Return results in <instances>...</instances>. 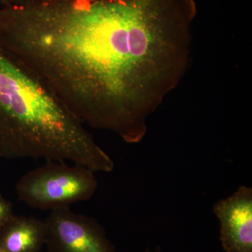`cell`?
<instances>
[{
    "label": "cell",
    "instance_id": "6da1fadb",
    "mask_svg": "<svg viewBox=\"0 0 252 252\" xmlns=\"http://www.w3.org/2000/svg\"><path fill=\"white\" fill-rule=\"evenodd\" d=\"M189 0H33L0 8V49L83 124L138 143L177 86L190 46Z\"/></svg>",
    "mask_w": 252,
    "mask_h": 252
},
{
    "label": "cell",
    "instance_id": "7a4b0ae2",
    "mask_svg": "<svg viewBox=\"0 0 252 252\" xmlns=\"http://www.w3.org/2000/svg\"><path fill=\"white\" fill-rule=\"evenodd\" d=\"M0 158L69 161L111 172L114 161L30 68L0 49Z\"/></svg>",
    "mask_w": 252,
    "mask_h": 252
},
{
    "label": "cell",
    "instance_id": "3957f363",
    "mask_svg": "<svg viewBox=\"0 0 252 252\" xmlns=\"http://www.w3.org/2000/svg\"><path fill=\"white\" fill-rule=\"evenodd\" d=\"M94 172L66 162L46 160L25 174L16 185L19 200L32 208L53 210L92 198L98 183Z\"/></svg>",
    "mask_w": 252,
    "mask_h": 252
},
{
    "label": "cell",
    "instance_id": "277c9868",
    "mask_svg": "<svg viewBox=\"0 0 252 252\" xmlns=\"http://www.w3.org/2000/svg\"><path fill=\"white\" fill-rule=\"evenodd\" d=\"M44 222L49 252H116L97 220L69 207L51 210Z\"/></svg>",
    "mask_w": 252,
    "mask_h": 252
},
{
    "label": "cell",
    "instance_id": "5b68a950",
    "mask_svg": "<svg viewBox=\"0 0 252 252\" xmlns=\"http://www.w3.org/2000/svg\"><path fill=\"white\" fill-rule=\"evenodd\" d=\"M213 211L220 223L225 252H252V189L241 186L233 195L217 202Z\"/></svg>",
    "mask_w": 252,
    "mask_h": 252
},
{
    "label": "cell",
    "instance_id": "8992f818",
    "mask_svg": "<svg viewBox=\"0 0 252 252\" xmlns=\"http://www.w3.org/2000/svg\"><path fill=\"white\" fill-rule=\"evenodd\" d=\"M46 243L44 220L14 215L0 230V251L41 252Z\"/></svg>",
    "mask_w": 252,
    "mask_h": 252
},
{
    "label": "cell",
    "instance_id": "52a82bcc",
    "mask_svg": "<svg viewBox=\"0 0 252 252\" xmlns=\"http://www.w3.org/2000/svg\"><path fill=\"white\" fill-rule=\"evenodd\" d=\"M14 215L12 204L0 193V230Z\"/></svg>",
    "mask_w": 252,
    "mask_h": 252
},
{
    "label": "cell",
    "instance_id": "ba28073f",
    "mask_svg": "<svg viewBox=\"0 0 252 252\" xmlns=\"http://www.w3.org/2000/svg\"><path fill=\"white\" fill-rule=\"evenodd\" d=\"M33 0H0L1 6H20L29 4Z\"/></svg>",
    "mask_w": 252,
    "mask_h": 252
},
{
    "label": "cell",
    "instance_id": "9c48e42d",
    "mask_svg": "<svg viewBox=\"0 0 252 252\" xmlns=\"http://www.w3.org/2000/svg\"><path fill=\"white\" fill-rule=\"evenodd\" d=\"M147 252H150V250H147Z\"/></svg>",
    "mask_w": 252,
    "mask_h": 252
},
{
    "label": "cell",
    "instance_id": "30bf717a",
    "mask_svg": "<svg viewBox=\"0 0 252 252\" xmlns=\"http://www.w3.org/2000/svg\"><path fill=\"white\" fill-rule=\"evenodd\" d=\"M0 252H3L0 251Z\"/></svg>",
    "mask_w": 252,
    "mask_h": 252
}]
</instances>
